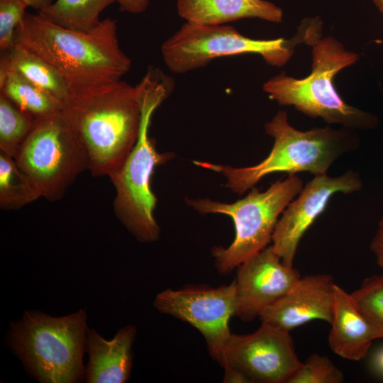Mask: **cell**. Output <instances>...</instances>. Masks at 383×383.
Instances as JSON below:
<instances>
[{
    "instance_id": "5",
    "label": "cell",
    "mask_w": 383,
    "mask_h": 383,
    "mask_svg": "<svg viewBox=\"0 0 383 383\" xmlns=\"http://www.w3.org/2000/svg\"><path fill=\"white\" fill-rule=\"evenodd\" d=\"M310 45L313 48L311 74L299 79L281 72L263 84L264 91L279 105L292 106L328 124H341L351 130L376 128L378 118L345 103L334 86L336 74L355 64L358 54L345 50L332 36H319Z\"/></svg>"
},
{
    "instance_id": "26",
    "label": "cell",
    "mask_w": 383,
    "mask_h": 383,
    "mask_svg": "<svg viewBox=\"0 0 383 383\" xmlns=\"http://www.w3.org/2000/svg\"><path fill=\"white\" fill-rule=\"evenodd\" d=\"M370 248L375 257L377 264L383 269V216L378 221Z\"/></svg>"
},
{
    "instance_id": "3",
    "label": "cell",
    "mask_w": 383,
    "mask_h": 383,
    "mask_svg": "<svg viewBox=\"0 0 383 383\" xmlns=\"http://www.w3.org/2000/svg\"><path fill=\"white\" fill-rule=\"evenodd\" d=\"M137 87L141 104L138 137L123 164L109 177L116 191V216L138 240L152 243L160 232L153 215L157 198L151 189L152 175L155 167L174 155L156 149L149 127L154 111L171 94L174 82L158 69L151 68Z\"/></svg>"
},
{
    "instance_id": "30",
    "label": "cell",
    "mask_w": 383,
    "mask_h": 383,
    "mask_svg": "<svg viewBox=\"0 0 383 383\" xmlns=\"http://www.w3.org/2000/svg\"><path fill=\"white\" fill-rule=\"evenodd\" d=\"M374 4L383 14V0H374Z\"/></svg>"
},
{
    "instance_id": "10",
    "label": "cell",
    "mask_w": 383,
    "mask_h": 383,
    "mask_svg": "<svg viewBox=\"0 0 383 383\" xmlns=\"http://www.w3.org/2000/svg\"><path fill=\"white\" fill-rule=\"evenodd\" d=\"M154 304L160 313L199 331L211 357L223 368L226 366V349L232 334L228 323L237 309L235 280L217 288L167 289L157 294Z\"/></svg>"
},
{
    "instance_id": "16",
    "label": "cell",
    "mask_w": 383,
    "mask_h": 383,
    "mask_svg": "<svg viewBox=\"0 0 383 383\" xmlns=\"http://www.w3.org/2000/svg\"><path fill=\"white\" fill-rule=\"evenodd\" d=\"M328 345L342 358L364 359L378 336L355 306L350 294L335 284L334 307Z\"/></svg>"
},
{
    "instance_id": "20",
    "label": "cell",
    "mask_w": 383,
    "mask_h": 383,
    "mask_svg": "<svg viewBox=\"0 0 383 383\" xmlns=\"http://www.w3.org/2000/svg\"><path fill=\"white\" fill-rule=\"evenodd\" d=\"M115 1L116 0H56L38 13L60 26L88 32L100 23L101 11Z\"/></svg>"
},
{
    "instance_id": "9",
    "label": "cell",
    "mask_w": 383,
    "mask_h": 383,
    "mask_svg": "<svg viewBox=\"0 0 383 383\" xmlns=\"http://www.w3.org/2000/svg\"><path fill=\"white\" fill-rule=\"evenodd\" d=\"M40 197L55 201L84 170L87 151L62 111L36 118L13 156Z\"/></svg>"
},
{
    "instance_id": "1",
    "label": "cell",
    "mask_w": 383,
    "mask_h": 383,
    "mask_svg": "<svg viewBox=\"0 0 383 383\" xmlns=\"http://www.w3.org/2000/svg\"><path fill=\"white\" fill-rule=\"evenodd\" d=\"M62 113L82 143L94 177L116 172L133 148L141 104L137 85L115 82L70 88Z\"/></svg>"
},
{
    "instance_id": "7",
    "label": "cell",
    "mask_w": 383,
    "mask_h": 383,
    "mask_svg": "<svg viewBox=\"0 0 383 383\" xmlns=\"http://www.w3.org/2000/svg\"><path fill=\"white\" fill-rule=\"evenodd\" d=\"M302 187L300 177L291 174L274 182L265 192L254 187L245 197L231 204L207 198L185 199L187 204L200 213L224 214L233 219L235 238L232 243L211 250L220 274L230 273L267 247L279 216Z\"/></svg>"
},
{
    "instance_id": "13",
    "label": "cell",
    "mask_w": 383,
    "mask_h": 383,
    "mask_svg": "<svg viewBox=\"0 0 383 383\" xmlns=\"http://www.w3.org/2000/svg\"><path fill=\"white\" fill-rule=\"evenodd\" d=\"M301 277L294 267L285 265L272 245L238 267L235 315L252 321L262 310L284 296Z\"/></svg>"
},
{
    "instance_id": "23",
    "label": "cell",
    "mask_w": 383,
    "mask_h": 383,
    "mask_svg": "<svg viewBox=\"0 0 383 383\" xmlns=\"http://www.w3.org/2000/svg\"><path fill=\"white\" fill-rule=\"evenodd\" d=\"M350 294L378 338H383V275L365 278L360 287Z\"/></svg>"
},
{
    "instance_id": "28",
    "label": "cell",
    "mask_w": 383,
    "mask_h": 383,
    "mask_svg": "<svg viewBox=\"0 0 383 383\" xmlns=\"http://www.w3.org/2000/svg\"><path fill=\"white\" fill-rule=\"evenodd\" d=\"M28 6L40 11L50 6L53 0H23Z\"/></svg>"
},
{
    "instance_id": "8",
    "label": "cell",
    "mask_w": 383,
    "mask_h": 383,
    "mask_svg": "<svg viewBox=\"0 0 383 383\" xmlns=\"http://www.w3.org/2000/svg\"><path fill=\"white\" fill-rule=\"evenodd\" d=\"M313 28L304 21L295 38L260 40L240 33L235 28L221 25H201L185 22L161 45L166 67L174 74H184L203 67L213 59L244 54L260 55L272 66L284 65L292 56L294 46L309 45Z\"/></svg>"
},
{
    "instance_id": "18",
    "label": "cell",
    "mask_w": 383,
    "mask_h": 383,
    "mask_svg": "<svg viewBox=\"0 0 383 383\" xmlns=\"http://www.w3.org/2000/svg\"><path fill=\"white\" fill-rule=\"evenodd\" d=\"M13 71L62 102L70 87L58 72L45 60L27 48L15 44L9 50L1 52L0 72Z\"/></svg>"
},
{
    "instance_id": "19",
    "label": "cell",
    "mask_w": 383,
    "mask_h": 383,
    "mask_svg": "<svg viewBox=\"0 0 383 383\" xmlns=\"http://www.w3.org/2000/svg\"><path fill=\"white\" fill-rule=\"evenodd\" d=\"M0 94L35 118L60 113L63 108V102L11 70L0 72Z\"/></svg>"
},
{
    "instance_id": "11",
    "label": "cell",
    "mask_w": 383,
    "mask_h": 383,
    "mask_svg": "<svg viewBox=\"0 0 383 383\" xmlns=\"http://www.w3.org/2000/svg\"><path fill=\"white\" fill-rule=\"evenodd\" d=\"M224 373H242L250 382L287 383L301 365L289 332L262 323L250 334H231Z\"/></svg>"
},
{
    "instance_id": "22",
    "label": "cell",
    "mask_w": 383,
    "mask_h": 383,
    "mask_svg": "<svg viewBox=\"0 0 383 383\" xmlns=\"http://www.w3.org/2000/svg\"><path fill=\"white\" fill-rule=\"evenodd\" d=\"M35 120L0 94V150L13 157Z\"/></svg>"
},
{
    "instance_id": "12",
    "label": "cell",
    "mask_w": 383,
    "mask_h": 383,
    "mask_svg": "<svg viewBox=\"0 0 383 383\" xmlns=\"http://www.w3.org/2000/svg\"><path fill=\"white\" fill-rule=\"evenodd\" d=\"M362 187L360 175L353 170L337 177L316 175L303 186L281 214L272 236L271 245L282 262L294 267L301 239L335 194L357 192Z\"/></svg>"
},
{
    "instance_id": "4",
    "label": "cell",
    "mask_w": 383,
    "mask_h": 383,
    "mask_svg": "<svg viewBox=\"0 0 383 383\" xmlns=\"http://www.w3.org/2000/svg\"><path fill=\"white\" fill-rule=\"evenodd\" d=\"M265 131L274 138V144L270 154L255 165L233 167L206 162H194L222 174L226 179L225 187L233 193L243 194L263 177L274 172L326 174L334 162L357 149L360 144L358 136L346 128L334 129L326 126L299 131L289 124L284 111H278L267 122Z\"/></svg>"
},
{
    "instance_id": "15",
    "label": "cell",
    "mask_w": 383,
    "mask_h": 383,
    "mask_svg": "<svg viewBox=\"0 0 383 383\" xmlns=\"http://www.w3.org/2000/svg\"><path fill=\"white\" fill-rule=\"evenodd\" d=\"M136 335L134 326L121 328L108 340L95 330L87 329L86 350L89 362L85 368L88 383H123L129 379L133 362L132 345Z\"/></svg>"
},
{
    "instance_id": "14",
    "label": "cell",
    "mask_w": 383,
    "mask_h": 383,
    "mask_svg": "<svg viewBox=\"0 0 383 383\" xmlns=\"http://www.w3.org/2000/svg\"><path fill=\"white\" fill-rule=\"evenodd\" d=\"M335 284L328 274L301 277L281 298L265 308L258 318L290 331L313 320L331 324L334 307Z\"/></svg>"
},
{
    "instance_id": "21",
    "label": "cell",
    "mask_w": 383,
    "mask_h": 383,
    "mask_svg": "<svg viewBox=\"0 0 383 383\" xmlns=\"http://www.w3.org/2000/svg\"><path fill=\"white\" fill-rule=\"evenodd\" d=\"M40 196L13 156L0 150V208L18 210Z\"/></svg>"
},
{
    "instance_id": "29",
    "label": "cell",
    "mask_w": 383,
    "mask_h": 383,
    "mask_svg": "<svg viewBox=\"0 0 383 383\" xmlns=\"http://www.w3.org/2000/svg\"><path fill=\"white\" fill-rule=\"evenodd\" d=\"M373 366L378 373L383 375V348L379 350L374 357Z\"/></svg>"
},
{
    "instance_id": "25",
    "label": "cell",
    "mask_w": 383,
    "mask_h": 383,
    "mask_svg": "<svg viewBox=\"0 0 383 383\" xmlns=\"http://www.w3.org/2000/svg\"><path fill=\"white\" fill-rule=\"evenodd\" d=\"M28 7L23 0H0V50L5 52L16 44V30Z\"/></svg>"
},
{
    "instance_id": "6",
    "label": "cell",
    "mask_w": 383,
    "mask_h": 383,
    "mask_svg": "<svg viewBox=\"0 0 383 383\" xmlns=\"http://www.w3.org/2000/svg\"><path fill=\"white\" fill-rule=\"evenodd\" d=\"M87 313L62 317L26 311L11 323L9 345L27 370L42 383H76L85 379Z\"/></svg>"
},
{
    "instance_id": "17",
    "label": "cell",
    "mask_w": 383,
    "mask_h": 383,
    "mask_svg": "<svg viewBox=\"0 0 383 383\" xmlns=\"http://www.w3.org/2000/svg\"><path fill=\"white\" fill-rule=\"evenodd\" d=\"M178 14L187 22L221 25L245 18L282 21V9L265 0H177Z\"/></svg>"
},
{
    "instance_id": "27",
    "label": "cell",
    "mask_w": 383,
    "mask_h": 383,
    "mask_svg": "<svg viewBox=\"0 0 383 383\" xmlns=\"http://www.w3.org/2000/svg\"><path fill=\"white\" fill-rule=\"evenodd\" d=\"M121 11L140 13L146 10L149 0H116Z\"/></svg>"
},
{
    "instance_id": "24",
    "label": "cell",
    "mask_w": 383,
    "mask_h": 383,
    "mask_svg": "<svg viewBox=\"0 0 383 383\" xmlns=\"http://www.w3.org/2000/svg\"><path fill=\"white\" fill-rule=\"evenodd\" d=\"M342 371L326 356L310 355L291 376L287 383H342Z\"/></svg>"
},
{
    "instance_id": "2",
    "label": "cell",
    "mask_w": 383,
    "mask_h": 383,
    "mask_svg": "<svg viewBox=\"0 0 383 383\" xmlns=\"http://www.w3.org/2000/svg\"><path fill=\"white\" fill-rule=\"evenodd\" d=\"M15 43L48 62L70 88L119 81L131 67L119 45L116 20L111 18L82 32L26 12L16 28Z\"/></svg>"
}]
</instances>
